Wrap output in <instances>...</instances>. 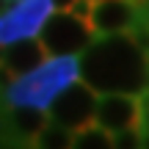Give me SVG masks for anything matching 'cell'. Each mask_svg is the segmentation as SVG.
Here are the masks:
<instances>
[{
    "instance_id": "obj_3",
    "label": "cell",
    "mask_w": 149,
    "mask_h": 149,
    "mask_svg": "<svg viewBox=\"0 0 149 149\" xmlns=\"http://www.w3.org/2000/svg\"><path fill=\"white\" fill-rule=\"evenodd\" d=\"M39 39L44 42L50 55H80L97 39L88 19L72 14L69 8H58L47 17L44 28L39 31Z\"/></svg>"
},
{
    "instance_id": "obj_2",
    "label": "cell",
    "mask_w": 149,
    "mask_h": 149,
    "mask_svg": "<svg viewBox=\"0 0 149 149\" xmlns=\"http://www.w3.org/2000/svg\"><path fill=\"white\" fill-rule=\"evenodd\" d=\"M80 77V55H53L33 72L14 77L6 91L8 105L25 108H50L55 97Z\"/></svg>"
},
{
    "instance_id": "obj_13",
    "label": "cell",
    "mask_w": 149,
    "mask_h": 149,
    "mask_svg": "<svg viewBox=\"0 0 149 149\" xmlns=\"http://www.w3.org/2000/svg\"><path fill=\"white\" fill-rule=\"evenodd\" d=\"M53 6H55V8H72L74 0H53Z\"/></svg>"
},
{
    "instance_id": "obj_4",
    "label": "cell",
    "mask_w": 149,
    "mask_h": 149,
    "mask_svg": "<svg viewBox=\"0 0 149 149\" xmlns=\"http://www.w3.org/2000/svg\"><path fill=\"white\" fill-rule=\"evenodd\" d=\"M47 122H50L47 108L3 105L0 108V141L11 149H33Z\"/></svg>"
},
{
    "instance_id": "obj_7",
    "label": "cell",
    "mask_w": 149,
    "mask_h": 149,
    "mask_svg": "<svg viewBox=\"0 0 149 149\" xmlns=\"http://www.w3.org/2000/svg\"><path fill=\"white\" fill-rule=\"evenodd\" d=\"M146 19V6L138 0H94L88 25L97 36H113V33H133Z\"/></svg>"
},
{
    "instance_id": "obj_14",
    "label": "cell",
    "mask_w": 149,
    "mask_h": 149,
    "mask_svg": "<svg viewBox=\"0 0 149 149\" xmlns=\"http://www.w3.org/2000/svg\"><path fill=\"white\" fill-rule=\"evenodd\" d=\"M138 3H141V6H149V0H138Z\"/></svg>"
},
{
    "instance_id": "obj_9",
    "label": "cell",
    "mask_w": 149,
    "mask_h": 149,
    "mask_svg": "<svg viewBox=\"0 0 149 149\" xmlns=\"http://www.w3.org/2000/svg\"><path fill=\"white\" fill-rule=\"evenodd\" d=\"M0 58H3V64L8 66V72L14 77H19V74H28L36 66H42L53 55L47 53V47H44V42L39 36H28V39H17L11 44H3Z\"/></svg>"
},
{
    "instance_id": "obj_12",
    "label": "cell",
    "mask_w": 149,
    "mask_h": 149,
    "mask_svg": "<svg viewBox=\"0 0 149 149\" xmlns=\"http://www.w3.org/2000/svg\"><path fill=\"white\" fill-rule=\"evenodd\" d=\"M141 130L149 138V100H144V116H141Z\"/></svg>"
},
{
    "instance_id": "obj_6",
    "label": "cell",
    "mask_w": 149,
    "mask_h": 149,
    "mask_svg": "<svg viewBox=\"0 0 149 149\" xmlns=\"http://www.w3.org/2000/svg\"><path fill=\"white\" fill-rule=\"evenodd\" d=\"M53 8V0H14V6H8V11L0 14V44L39 36Z\"/></svg>"
},
{
    "instance_id": "obj_8",
    "label": "cell",
    "mask_w": 149,
    "mask_h": 149,
    "mask_svg": "<svg viewBox=\"0 0 149 149\" xmlns=\"http://www.w3.org/2000/svg\"><path fill=\"white\" fill-rule=\"evenodd\" d=\"M141 116H144L141 94H100L94 124L105 127L108 133H119L127 127H141Z\"/></svg>"
},
{
    "instance_id": "obj_5",
    "label": "cell",
    "mask_w": 149,
    "mask_h": 149,
    "mask_svg": "<svg viewBox=\"0 0 149 149\" xmlns=\"http://www.w3.org/2000/svg\"><path fill=\"white\" fill-rule=\"evenodd\" d=\"M97 100H100V94H97L86 80H80V83L74 80L72 86H66V88L55 97V102L47 111H50V119H53V122H61V124H66L69 130L77 133V130L94 124Z\"/></svg>"
},
{
    "instance_id": "obj_10",
    "label": "cell",
    "mask_w": 149,
    "mask_h": 149,
    "mask_svg": "<svg viewBox=\"0 0 149 149\" xmlns=\"http://www.w3.org/2000/svg\"><path fill=\"white\" fill-rule=\"evenodd\" d=\"M72 144H74V130H69L66 124L50 119L44 124V130L39 133L33 149H72Z\"/></svg>"
},
{
    "instance_id": "obj_1",
    "label": "cell",
    "mask_w": 149,
    "mask_h": 149,
    "mask_svg": "<svg viewBox=\"0 0 149 149\" xmlns=\"http://www.w3.org/2000/svg\"><path fill=\"white\" fill-rule=\"evenodd\" d=\"M80 77L97 94H144L149 88V53L133 33L97 36L80 53Z\"/></svg>"
},
{
    "instance_id": "obj_11",
    "label": "cell",
    "mask_w": 149,
    "mask_h": 149,
    "mask_svg": "<svg viewBox=\"0 0 149 149\" xmlns=\"http://www.w3.org/2000/svg\"><path fill=\"white\" fill-rule=\"evenodd\" d=\"M111 135H113V149H149V138L141 127H127Z\"/></svg>"
}]
</instances>
